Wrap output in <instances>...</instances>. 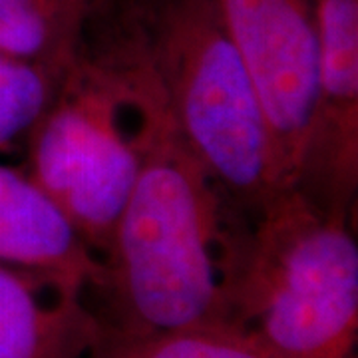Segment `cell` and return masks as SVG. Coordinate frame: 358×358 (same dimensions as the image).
Segmentation results:
<instances>
[{"label":"cell","instance_id":"3957f363","mask_svg":"<svg viewBox=\"0 0 358 358\" xmlns=\"http://www.w3.org/2000/svg\"><path fill=\"white\" fill-rule=\"evenodd\" d=\"M229 329L271 358H358L357 213L279 187L227 211Z\"/></svg>","mask_w":358,"mask_h":358},{"label":"cell","instance_id":"277c9868","mask_svg":"<svg viewBox=\"0 0 358 358\" xmlns=\"http://www.w3.org/2000/svg\"><path fill=\"white\" fill-rule=\"evenodd\" d=\"M150 84L112 54L84 46L24 141V169L100 261L141 159Z\"/></svg>","mask_w":358,"mask_h":358},{"label":"cell","instance_id":"6da1fadb","mask_svg":"<svg viewBox=\"0 0 358 358\" xmlns=\"http://www.w3.org/2000/svg\"><path fill=\"white\" fill-rule=\"evenodd\" d=\"M100 268L86 301L102 329H229L227 203L154 88L140 169Z\"/></svg>","mask_w":358,"mask_h":358},{"label":"cell","instance_id":"ba28073f","mask_svg":"<svg viewBox=\"0 0 358 358\" xmlns=\"http://www.w3.org/2000/svg\"><path fill=\"white\" fill-rule=\"evenodd\" d=\"M0 265L52 273L80 282L86 291L102 271L100 261L24 166L0 164Z\"/></svg>","mask_w":358,"mask_h":358},{"label":"cell","instance_id":"52a82bcc","mask_svg":"<svg viewBox=\"0 0 358 358\" xmlns=\"http://www.w3.org/2000/svg\"><path fill=\"white\" fill-rule=\"evenodd\" d=\"M100 331L80 282L0 265V358H88Z\"/></svg>","mask_w":358,"mask_h":358},{"label":"cell","instance_id":"8fae6325","mask_svg":"<svg viewBox=\"0 0 358 358\" xmlns=\"http://www.w3.org/2000/svg\"><path fill=\"white\" fill-rule=\"evenodd\" d=\"M66 72L0 52V154L24 150L30 129L48 108Z\"/></svg>","mask_w":358,"mask_h":358},{"label":"cell","instance_id":"5b68a950","mask_svg":"<svg viewBox=\"0 0 358 358\" xmlns=\"http://www.w3.org/2000/svg\"><path fill=\"white\" fill-rule=\"evenodd\" d=\"M217 4L265 115L277 185H294L317 106V32L310 0Z\"/></svg>","mask_w":358,"mask_h":358},{"label":"cell","instance_id":"9c48e42d","mask_svg":"<svg viewBox=\"0 0 358 358\" xmlns=\"http://www.w3.org/2000/svg\"><path fill=\"white\" fill-rule=\"evenodd\" d=\"M106 0H0V52L66 72Z\"/></svg>","mask_w":358,"mask_h":358},{"label":"cell","instance_id":"8992f818","mask_svg":"<svg viewBox=\"0 0 358 358\" xmlns=\"http://www.w3.org/2000/svg\"><path fill=\"white\" fill-rule=\"evenodd\" d=\"M317 32V106L294 187L357 213L358 0H310Z\"/></svg>","mask_w":358,"mask_h":358},{"label":"cell","instance_id":"30bf717a","mask_svg":"<svg viewBox=\"0 0 358 358\" xmlns=\"http://www.w3.org/2000/svg\"><path fill=\"white\" fill-rule=\"evenodd\" d=\"M88 358H271L229 329L120 333L102 329Z\"/></svg>","mask_w":358,"mask_h":358},{"label":"cell","instance_id":"7a4b0ae2","mask_svg":"<svg viewBox=\"0 0 358 358\" xmlns=\"http://www.w3.org/2000/svg\"><path fill=\"white\" fill-rule=\"evenodd\" d=\"M86 44L140 70L231 211L279 189L265 115L217 0H106Z\"/></svg>","mask_w":358,"mask_h":358}]
</instances>
